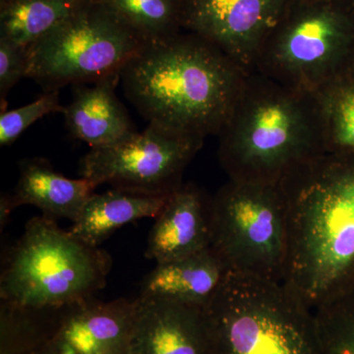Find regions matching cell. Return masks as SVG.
<instances>
[{"instance_id": "cell-1", "label": "cell", "mask_w": 354, "mask_h": 354, "mask_svg": "<svg viewBox=\"0 0 354 354\" xmlns=\"http://www.w3.org/2000/svg\"><path fill=\"white\" fill-rule=\"evenodd\" d=\"M279 184L288 209L283 281L315 310L354 286V152L321 153Z\"/></svg>"}, {"instance_id": "cell-2", "label": "cell", "mask_w": 354, "mask_h": 354, "mask_svg": "<svg viewBox=\"0 0 354 354\" xmlns=\"http://www.w3.org/2000/svg\"><path fill=\"white\" fill-rule=\"evenodd\" d=\"M248 74L186 31L147 43L121 69L120 83L148 123L206 139L220 134Z\"/></svg>"}, {"instance_id": "cell-3", "label": "cell", "mask_w": 354, "mask_h": 354, "mask_svg": "<svg viewBox=\"0 0 354 354\" xmlns=\"http://www.w3.org/2000/svg\"><path fill=\"white\" fill-rule=\"evenodd\" d=\"M218 137V158L228 180L279 184L325 153L313 94L252 72Z\"/></svg>"}, {"instance_id": "cell-4", "label": "cell", "mask_w": 354, "mask_h": 354, "mask_svg": "<svg viewBox=\"0 0 354 354\" xmlns=\"http://www.w3.org/2000/svg\"><path fill=\"white\" fill-rule=\"evenodd\" d=\"M204 310L211 354H323L315 312L285 281L228 272Z\"/></svg>"}, {"instance_id": "cell-5", "label": "cell", "mask_w": 354, "mask_h": 354, "mask_svg": "<svg viewBox=\"0 0 354 354\" xmlns=\"http://www.w3.org/2000/svg\"><path fill=\"white\" fill-rule=\"evenodd\" d=\"M113 259L58 227L34 216L7 252L0 301L28 310H55L94 298L106 286Z\"/></svg>"}, {"instance_id": "cell-6", "label": "cell", "mask_w": 354, "mask_h": 354, "mask_svg": "<svg viewBox=\"0 0 354 354\" xmlns=\"http://www.w3.org/2000/svg\"><path fill=\"white\" fill-rule=\"evenodd\" d=\"M354 67V8L346 0H293L254 72L313 94Z\"/></svg>"}, {"instance_id": "cell-7", "label": "cell", "mask_w": 354, "mask_h": 354, "mask_svg": "<svg viewBox=\"0 0 354 354\" xmlns=\"http://www.w3.org/2000/svg\"><path fill=\"white\" fill-rule=\"evenodd\" d=\"M147 44L127 23L90 0L28 46L27 78L44 92L120 73Z\"/></svg>"}, {"instance_id": "cell-8", "label": "cell", "mask_w": 354, "mask_h": 354, "mask_svg": "<svg viewBox=\"0 0 354 354\" xmlns=\"http://www.w3.org/2000/svg\"><path fill=\"white\" fill-rule=\"evenodd\" d=\"M211 247L228 272L283 281L288 209L281 184L221 186L212 196Z\"/></svg>"}, {"instance_id": "cell-9", "label": "cell", "mask_w": 354, "mask_h": 354, "mask_svg": "<svg viewBox=\"0 0 354 354\" xmlns=\"http://www.w3.org/2000/svg\"><path fill=\"white\" fill-rule=\"evenodd\" d=\"M205 139L149 123L120 144L91 149L81 162V176L97 184L145 194L169 196L183 184L184 171Z\"/></svg>"}, {"instance_id": "cell-10", "label": "cell", "mask_w": 354, "mask_h": 354, "mask_svg": "<svg viewBox=\"0 0 354 354\" xmlns=\"http://www.w3.org/2000/svg\"><path fill=\"white\" fill-rule=\"evenodd\" d=\"M293 0H181V24L252 73L263 46Z\"/></svg>"}, {"instance_id": "cell-11", "label": "cell", "mask_w": 354, "mask_h": 354, "mask_svg": "<svg viewBox=\"0 0 354 354\" xmlns=\"http://www.w3.org/2000/svg\"><path fill=\"white\" fill-rule=\"evenodd\" d=\"M136 299L90 298L44 310L35 354H131Z\"/></svg>"}, {"instance_id": "cell-12", "label": "cell", "mask_w": 354, "mask_h": 354, "mask_svg": "<svg viewBox=\"0 0 354 354\" xmlns=\"http://www.w3.org/2000/svg\"><path fill=\"white\" fill-rule=\"evenodd\" d=\"M131 354H211L203 307L137 297Z\"/></svg>"}, {"instance_id": "cell-13", "label": "cell", "mask_w": 354, "mask_h": 354, "mask_svg": "<svg viewBox=\"0 0 354 354\" xmlns=\"http://www.w3.org/2000/svg\"><path fill=\"white\" fill-rule=\"evenodd\" d=\"M211 245L212 196L196 184L183 183L156 216L145 256L158 264L202 252Z\"/></svg>"}, {"instance_id": "cell-14", "label": "cell", "mask_w": 354, "mask_h": 354, "mask_svg": "<svg viewBox=\"0 0 354 354\" xmlns=\"http://www.w3.org/2000/svg\"><path fill=\"white\" fill-rule=\"evenodd\" d=\"M120 82L118 73L95 81L91 87L82 84L74 88L73 99L62 113L74 139L97 149L116 145L136 134L135 124L115 93Z\"/></svg>"}, {"instance_id": "cell-15", "label": "cell", "mask_w": 354, "mask_h": 354, "mask_svg": "<svg viewBox=\"0 0 354 354\" xmlns=\"http://www.w3.org/2000/svg\"><path fill=\"white\" fill-rule=\"evenodd\" d=\"M19 171L13 193L8 195L11 206L14 209L23 205L36 207L51 220L67 218L74 223L97 187L85 177L62 176L43 158H26Z\"/></svg>"}, {"instance_id": "cell-16", "label": "cell", "mask_w": 354, "mask_h": 354, "mask_svg": "<svg viewBox=\"0 0 354 354\" xmlns=\"http://www.w3.org/2000/svg\"><path fill=\"white\" fill-rule=\"evenodd\" d=\"M228 270L213 248L181 259L158 263L142 281L139 297L206 307Z\"/></svg>"}, {"instance_id": "cell-17", "label": "cell", "mask_w": 354, "mask_h": 354, "mask_svg": "<svg viewBox=\"0 0 354 354\" xmlns=\"http://www.w3.org/2000/svg\"><path fill=\"white\" fill-rule=\"evenodd\" d=\"M169 197L118 188L94 193L70 228V234L88 245L100 247L123 225L144 218H155Z\"/></svg>"}, {"instance_id": "cell-18", "label": "cell", "mask_w": 354, "mask_h": 354, "mask_svg": "<svg viewBox=\"0 0 354 354\" xmlns=\"http://www.w3.org/2000/svg\"><path fill=\"white\" fill-rule=\"evenodd\" d=\"M90 0H0V38L31 46Z\"/></svg>"}, {"instance_id": "cell-19", "label": "cell", "mask_w": 354, "mask_h": 354, "mask_svg": "<svg viewBox=\"0 0 354 354\" xmlns=\"http://www.w3.org/2000/svg\"><path fill=\"white\" fill-rule=\"evenodd\" d=\"M325 153L354 152V67L313 93Z\"/></svg>"}, {"instance_id": "cell-20", "label": "cell", "mask_w": 354, "mask_h": 354, "mask_svg": "<svg viewBox=\"0 0 354 354\" xmlns=\"http://www.w3.org/2000/svg\"><path fill=\"white\" fill-rule=\"evenodd\" d=\"M127 23L147 43L180 32L181 0H94Z\"/></svg>"}, {"instance_id": "cell-21", "label": "cell", "mask_w": 354, "mask_h": 354, "mask_svg": "<svg viewBox=\"0 0 354 354\" xmlns=\"http://www.w3.org/2000/svg\"><path fill=\"white\" fill-rule=\"evenodd\" d=\"M314 312L323 354H354V286Z\"/></svg>"}, {"instance_id": "cell-22", "label": "cell", "mask_w": 354, "mask_h": 354, "mask_svg": "<svg viewBox=\"0 0 354 354\" xmlns=\"http://www.w3.org/2000/svg\"><path fill=\"white\" fill-rule=\"evenodd\" d=\"M59 100V91L44 92L36 101L12 111L0 114V145H12L25 130L36 121L50 113H64Z\"/></svg>"}, {"instance_id": "cell-23", "label": "cell", "mask_w": 354, "mask_h": 354, "mask_svg": "<svg viewBox=\"0 0 354 354\" xmlns=\"http://www.w3.org/2000/svg\"><path fill=\"white\" fill-rule=\"evenodd\" d=\"M28 48L0 38V102L6 109V97L21 79L27 78Z\"/></svg>"}, {"instance_id": "cell-24", "label": "cell", "mask_w": 354, "mask_h": 354, "mask_svg": "<svg viewBox=\"0 0 354 354\" xmlns=\"http://www.w3.org/2000/svg\"><path fill=\"white\" fill-rule=\"evenodd\" d=\"M13 209L8 194L1 196V199H0V227H1V230L8 223Z\"/></svg>"}, {"instance_id": "cell-25", "label": "cell", "mask_w": 354, "mask_h": 354, "mask_svg": "<svg viewBox=\"0 0 354 354\" xmlns=\"http://www.w3.org/2000/svg\"><path fill=\"white\" fill-rule=\"evenodd\" d=\"M346 2L354 8V0H346Z\"/></svg>"}]
</instances>
